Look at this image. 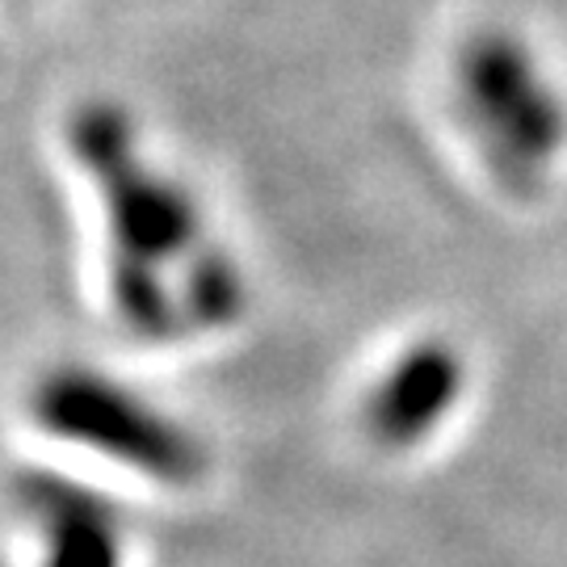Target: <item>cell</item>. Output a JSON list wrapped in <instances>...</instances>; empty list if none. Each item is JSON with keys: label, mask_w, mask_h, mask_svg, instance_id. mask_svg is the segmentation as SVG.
<instances>
[{"label": "cell", "mask_w": 567, "mask_h": 567, "mask_svg": "<svg viewBox=\"0 0 567 567\" xmlns=\"http://www.w3.org/2000/svg\"><path fill=\"white\" fill-rule=\"evenodd\" d=\"M68 147L97 189L118 324L143 341H182L231 324L244 311L240 269L210 240L194 194L143 156L126 114L81 105L68 122Z\"/></svg>", "instance_id": "obj_1"}, {"label": "cell", "mask_w": 567, "mask_h": 567, "mask_svg": "<svg viewBox=\"0 0 567 567\" xmlns=\"http://www.w3.org/2000/svg\"><path fill=\"white\" fill-rule=\"evenodd\" d=\"M42 437L156 487H194L206 450L177 412L97 362H51L25 391Z\"/></svg>", "instance_id": "obj_2"}, {"label": "cell", "mask_w": 567, "mask_h": 567, "mask_svg": "<svg viewBox=\"0 0 567 567\" xmlns=\"http://www.w3.org/2000/svg\"><path fill=\"white\" fill-rule=\"evenodd\" d=\"M458 105L508 189L547 182L567 147V105L526 42L505 30H484L466 42L458 55Z\"/></svg>", "instance_id": "obj_3"}, {"label": "cell", "mask_w": 567, "mask_h": 567, "mask_svg": "<svg viewBox=\"0 0 567 567\" xmlns=\"http://www.w3.org/2000/svg\"><path fill=\"white\" fill-rule=\"evenodd\" d=\"M18 501L30 522L34 567L131 564L126 517L102 487L60 471H30L18 480Z\"/></svg>", "instance_id": "obj_4"}, {"label": "cell", "mask_w": 567, "mask_h": 567, "mask_svg": "<svg viewBox=\"0 0 567 567\" xmlns=\"http://www.w3.org/2000/svg\"><path fill=\"white\" fill-rule=\"evenodd\" d=\"M466 391L463 353L442 337H425L400 349L365 391V429L386 450L425 446L454 416Z\"/></svg>", "instance_id": "obj_5"}]
</instances>
